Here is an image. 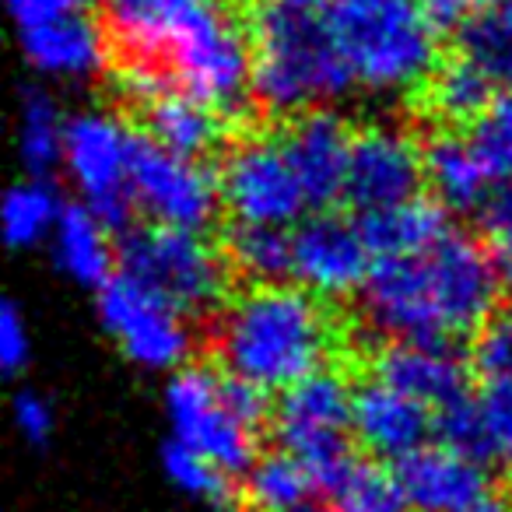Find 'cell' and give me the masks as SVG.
<instances>
[{"label":"cell","mask_w":512,"mask_h":512,"mask_svg":"<svg viewBox=\"0 0 512 512\" xmlns=\"http://www.w3.org/2000/svg\"><path fill=\"white\" fill-rule=\"evenodd\" d=\"M109 32L127 67L162 74L218 113L253 92V39L225 0H109Z\"/></svg>","instance_id":"1"},{"label":"cell","mask_w":512,"mask_h":512,"mask_svg":"<svg viewBox=\"0 0 512 512\" xmlns=\"http://www.w3.org/2000/svg\"><path fill=\"white\" fill-rule=\"evenodd\" d=\"M498 288L502 274L488 246L446 232L421 253L379 256L362 285V316L390 341H449L491 320Z\"/></svg>","instance_id":"2"},{"label":"cell","mask_w":512,"mask_h":512,"mask_svg":"<svg viewBox=\"0 0 512 512\" xmlns=\"http://www.w3.org/2000/svg\"><path fill=\"white\" fill-rule=\"evenodd\" d=\"M228 376L274 393L327 369L334 320L309 288L256 285L228 302L214 334Z\"/></svg>","instance_id":"3"},{"label":"cell","mask_w":512,"mask_h":512,"mask_svg":"<svg viewBox=\"0 0 512 512\" xmlns=\"http://www.w3.org/2000/svg\"><path fill=\"white\" fill-rule=\"evenodd\" d=\"M323 18L355 85L376 99L428 85L439 67V25L425 0H327Z\"/></svg>","instance_id":"4"},{"label":"cell","mask_w":512,"mask_h":512,"mask_svg":"<svg viewBox=\"0 0 512 512\" xmlns=\"http://www.w3.org/2000/svg\"><path fill=\"white\" fill-rule=\"evenodd\" d=\"M253 95L274 113H309L344 95L355 78L327 18L306 8L260 11L253 25Z\"/></svg>","instance_id":"5"},{"label":"cell","mask_w":512,"mask_h":512,"mask_svg":"<svg viewBox=\"0 0 512 512\" xmlns=\"http://www.w3.org/2000/svg\"><path fill=\"white\" fill-rule=\"evenodd\" d=\"M165 418L176 442L214 460L228 474H246L260 446L264 390L228 372L183 365L165 386Z\"/></svg>","instance_id":"6"},{"label":"cell","mask_w":512,"mask_h":512,"mask_svg":"<svg viewBox=\"0 0 512 512\" xmlns=\"http://www.w3.org/2000/svg\"><path fill=\"white\" fill-rule=\"evenodd\" d=\"M351 407L355 390L334 369H320L281 390L274 435L285 453L313 470L320 488L351 460Z\"/></svg>","instance_id":"7"},{"label":"cell","mask_w":512,"mask_h":512,"mask_svg":"<svg viewBox=\"0 0 512 512\" xmlns=\"http://www.w3.org/2000/svg\"><path fill=\"white\" fill-rule=\"evenodd\" d=\"M141 137L106 109L71 116L64 141V176L109 225H120L134 207V158Z\"/></svg>","instance_id":"8"},{"label":"cell","mask_w":512,"mask_h":512,"mask_svg":"<svg viewBox=\"0 0 512 512\" xmlns=\"http://www.w3.org/2000/svg\"><path fill=\"white\" fill-rule=\"evenodd\" d=\"M123 271L137 274L144 285L176 302L186 316L211 313L225 295V260L193 228L151 225L123 246Z\"/></svg>","instance_id":"9"},{"label":"cell","mask_w":512,"mask_h":512,"mask_svg":"<svg viewBox=\"0 0 512 512\" xmlns=\"http://www.w3.org/2000/svg\"><path fill=\"white\" fill-rule=\"evenodd\" d=\"M99 316L106 334L134 365L148 372H176L190 355L186 313L137 274H113L99 288Z\"/></svg>","instance_id":"10"},{"label":"cell","mask_w":512,"mask_h":512,"mask_svg":"<svg viewBox=\"0 0 512 512\" xmlns=\"http://www.w3.org/2000/svg\"><path fill=\"white\" fill-rule=\"evenodd\" d=\"M221 204L235 225L288 228L309 207L306 190L285 155V144L253 137L228 151L221 169Z\"/></svg>","instance_id":"11"},{"label":"cell","mask_w":512,"mask_h":512,"mask_svg":"<svg viewBox=\"0 0 512 512\" xmlns=\"http://www.w3.org/2000/svg\"><path fill=\"white\" fill-rule=\"evenodd\" d=\"M221 204V183L190 155L169 151L155 141L137 144L134 158V207L151 225L204 232Z\"/></svg>","instance_id":"12"},{"label":"cell","mask_w":512,"mask_h":512,"mask_svg":"<svg viewBox=\"0 0 512 512\" xmlns=\"http://www.w3.org/2000/svg\"><path fill=\"white\" fill-rule=\"evenodd\" d=\"M425 183V151L407 130L393 123H372L351 141L348 190L344 197L362 214L404 204L418 197Z\"/></svg>","instance_id":"13"},{"label":"cell","mask_w":512,"mask_h":512,"mask_svg":"<svg viewBox=\"0 0 512 512\" xmlns=\"http://www.w3.org/2000/svg\"><path fill=\"white\" fill-rule=\"evenodd\" d=\"M372 274V246L362 225L316 214L292 232V278L313 295L362 292Z\"/></svg>","instance_id":"14"},{"label":"cell","mask_w":512,"mask_h":512,"mask_svg":"<svg viewBox=\"0 0 512 512\" xmlns=\"http://www.w3.org/2000/svg\"><path fill=\"white\" fill-rule=\"evenodd\" d=\"M123 92L141 106L151 141L162 144V148L200 158L218 141V134H221L218 109L207 106L197 95L176 88L172 81H165L162 74L144 71V67H127V74H123Z\"/></svg>","instance_id":"15"},{"label":"cell","mask_w":512,"mask_h":512,"mask_svg":"<svg viewBox=\"0 0 512 512\" xmlns=\"http://www.w3.org/2000/svg\"><path fill=\"white\" fill-rule=\"evenodd\" d=\"M411 512H470L488 498V463L449 442H425L397 463Z\"/></svg>","instance_id":"16"},{"label":"cell","mask_w":512,"mask_h":512,"mask_svg":"<svg viewBox=\"0 0 512 512\" xmlns=\"http://www.w3.org/2000/svg\"><path fill=\"white\" fill-rule=\"evenodd\" d=\"M351 425L355 435L372 456L400 463L421 449L435 432V411L411 393L397 390L386 379H369L355 390L351 407Z\"/></svg>","instance_id":"17"},{"label":"cell","mask_w":512,"mask_h":512,"mask_svg":"<svg viewBox=\"0 0 512 512\" xmlns=\"http://www.w3.org/2000/svg\"><path fill=\"white\" fill-rule=\"evenodd\" d=\"M351 134L344 120L327 109H309L285 130L281 144L306 190L309 207H327L348 190V162H351Z\"/></svg>","instance_id":"18"},{"label":"cell","mask_w":512,"mask_h":512,"mask_svg":"<svg viewBox=\"0 0 512 512\" xmlns=\"http://www.w3.org/2000/svg\"><path fill=\"white\" fill-rule=\"evenodd\" d=\"M376 376L411 393L435 414L467 400V365L449 341H390L376 358Z\"/></svg>","instance_id":"19"},{"label":"cell","mask_w":512,"mask_h":512,"mask_svg":"<svg viewBox=\"0 0 512 512\" xmlns=\"http://www.w3.org/2000/svg\"><path fill=\"white\" fill-rule=\"evenodd\" d=\"M22 53L43 78L85 81L106 64V36L92 18L71 8L50 22L22 29Z\"/></svg>","instance_id":"20"},{"label":"cell","mask_w":512,"mask_h":512,"mask_svg":"<svg viewBox=\"0 0 512 512\" xmlns=\"http://www.w3.org/2000/svg\"><path fill=\"white\" fill-rule=\"evenodd\" d=\"M425 179L442 207L449 211H477L488 204L495 176L484 158L477 155L474 141L460 134H439L425 148Z\"/></svg>","instance_id":"21"},{"label":"cell","mask_w":512,"mask_h":512,"mask_svg":"<svg viewBox=\"0 0 512 512\" xmlns=\"http://www.w3.org/2000/svg\"><path fill=\"white\" fill-rule=\"evenodd\" d=\"M109 221L99 218L92 207H71L60 218L57 232L50 235L53 260L71 281L85 288H102L113 278L116 249L109 239Z\"/></svg>","instance_id":"22"},{"label":"cell","mask_w":512,"mask_h":512,"mask_svg":"<svg viewBox=\"0 0 512 512\" xmlns=\"http://www.w3.org/2000/svg\"><path fill=\"white\" fill-rule=\"evenodd\" d=\"M323 491L330 512H411L404 481L379 456H351Z\"/></svg>","instance_id":"23"},{"label":"cell","mask_w":512,"mask_h":512,"mask_svg":"<svg viewBox=\"0 0 512 512\" xmlns=\"http://www.w3.org/2000/svg\"><path fill=\"white\" fill-rule=\"evenodd\" d=\"M362 232L372 253L379 256H411L428 249L449 232L439 207L432 200L411 197L404 204L383 207V211L362 214Z\"/></svg>","instance_id":"24"},{"label":"cell","mask_w":512,"mask_h":512,"mask_svg":"<svg viewBox=\"0 0 512 512\" xmlns=\"http://www.w3.org/2000/svg\"><path fill=\"white\" fill-rule=\"evenodd\" d=\"M316 488L320 481L313 470L285 449L256 456L253 467L246 470V498L249 509L256 512H299L309 505Z\"/></svg>","instance_id":"25"},{"label":"cell","mask_w":512,"mask_h":512,"mask_svg":"<svg viewBox=\"0 0 512 512\" xmlns=\"http://www.w3.org/2000/svg\"><path fill=\"white\" fill-rule=\"evenodd\" d=\"M67 123L57 99L43 88H29L18 106V155L29 176H46L64 162Z\"/></svg>","instance_id":"26"},{"label":"cell","mask_w":512,"mask_h":512,"mask_svg":"<svg viewBox=\"0 0 512 512\" xmlns=\"http://www.w3.org/2000/svg\"><path fill=\"white\" fill-rule=\"evenodd\" d=\"M60 218H64L60 193L43 176H29L11 186L8 197H4V211H0L4 239L15 249H32L43 239H50L57 232Z\"/></svg>","instance_id":"27"},{"label":"cell","mask_w":512,"mask_h":512,"mask_svg":"<svg viewBox=\"0 0 512 512\" xmlns=\"http://www.w3.org/2000/svg\"><path fill=\"white\" fill-rule=\"evenodd\" d=\"M491 88H495L491 74L463 53V57L435 67V74L428 78V106H432L435 116L449 123L481 120L484 109L495 102Z\"/></svg>","instance_id":"28"},{"label":"cell","mask_w":512,"mask_h":512,"mask_svg":"<svg viewBox=\"0 0 512 512\" xmlns=\"http://www.w3.org/2000/svg\"><path fill=\"white\" fill-rule=\"evenodd\" d=\"M232 264L256 285H278L292 274V235L278 225H235L228 235Z\"/></svg>","instance_id":"29"},{"label":"cell","mask_w":512,"mask_h":512,"mask_svg":"<svg viewBox=\"0 0 512 512\" xmlns=\"http://www.w3.org/2000/svg\"><path fill=\"white\" fill-rule=\"evenodd\" d=\"M162 470H165V481L179 495L193 498V502L221 505L228 498V491H232V474L228 470H221L214 460L193 453L190 446H183L176 439L162 449Z\"/></svg>","instance_id":"30"},{"label":"cell","mask_w":512,"mask_h":512,"mask_svg":"<svg viewBox=\"0 0 512 512\" xmlns=\"http://www.w3.org/2000/svg\"><path fill=\"white\" fill-rule=\"evenodd\" d=\"M474 414L484 463H512V376L484 379L481 393L474 397Z\"/></svg>","instance_id":"31"},{"label":"cell","mask_w":512,"mask_h":512,"mask_svg":"<svg viewBox=\"0 0 512 512\" xmlns=\"http://www.w3.org/2000/svg\"><path fill=\"white\" fill-rule=\"evenodd\" d=\"M470 141L495 183H512V95H502L484 109L481 120H474Z\"/></svg>","instance_id":"32"},{"label":"cell","mask_w":512,"mask_h":512,"mask_svg":"<svg viewBox=\"0 0 512 512\" xmlns=\"http://www.w3.org/2000/svg\"><path fill=\"white\" fill-rule=\"evenodd\" d=\"M463 53L477 60L495 85L512 88V29L491 22V18H474L463 29Z\"/></svg>","instance_id":"33"},{"label":"cell","mask_w":512,"mask_h":512,"mask_svg":"<svg viewBox=\"0 0 512 512\" xmlns=\"http://www.w3.org/2000/svg\"><path fill=\"white\" fill-rule=\"evenodd\" d=\"M481 228L484 246L495 260L498 274H502L505 285H512V183L491 193L488 204L481 207Z\"/></svg>","instance_id":"34"},{"label":"cell","mask_w":512,"mask_h":512,"mask_svg":"<svg viewBox=\"0 0 512 512\" xmlns=\"http://www.w3.org/2000/svg\"><path fill=\"white\" fill-rule=\"evenodd\" d=\"M474 369L481 372L484 379L512 376V316L509 320H488L477 330Z\"/></svg>","instance_id":"35"},{"label":"cell","mask_w":512,"mask_h":512,"mask_svg":"<svg viewBox=\"0 0 512 512\" xmlns=\"http://www.w3.org/2000/svg\"><path fill=\"white\" fill-rule=\"evenodd\" d=\"M11 418H15V428L29 446H46L57 428V414H53V404L46 397H39L36 390H22L11 404Z\"/></svg>","instance_id":"36"},{"label":"cell","mask_w":512,"mask_h":512,"mask_svg":"<svg viewBox=\"0 0 512 512\" xmlns=\"http://www.w3.org/2000/svg\"><path fill=\"white\" fill-rule=\"evenodd\" d=\"M32 355V341H29V323L22 320L15 306L0 309V365L4 372H18Z\"/></svg>","instance_id":"37"},{"label":"cell","mask_w":512,"mask_h":512,"mask_svg":"<svg viewBox=\"0 0 512 512\" xmlns=\"http://www.w3.org/2000/svg\"><path fill=\"white\" fill-rule=\"evenodd\" d=\"M428 15L439 25V32L467 29L477 15H481V0H425Z\"/></svg>","instance_id":"38"},{"label":"cell","mask_w":512,"mask_h":512,"mask_svg":"<svg viewBox=\"0 0 512 512\" xmlns=\"http://www.w3.org/2000/svg\"><path fill=\"white\" fill-rule=\"evenodd\" d=\"M71 8H74V0H8V11L18 22V29L50 22V18L64 15V11H71Z\"/></svg>","instance_id":"39"},{"label":"cell","mask_w":512,"mask_h":512,"mask_svg":"<svg viewBox=\"0 0 512 512\" xmlns=\"http://www.w3.org/2000/svg\"><path fill=\"white\" fill-rule=\"evenodd\" d=\"M477 18H491V22L512 29V0H481V15Z\"/></svg>","instance_id":"40"},{"label":"cell","mask_w":512,"mask_h":512,"mask_svg":"<svg viewBox=\"0 0 512 512\" xmlns=\"http://www.w3.org/2000/svg\"><path fill=\"white\" fill-rule=\"evenodd\" d=\"M470 512H512V502L509 498H498V495H488L481 505H474Z\"/></svg>","instance_id":"41"},{"label":"cell","mask_w":512,"mask_h":512,"mask_svg":"<svg viewBox=\"0 0 512 512\" xmlns=\"http://www.w3.org/2000/svg\"><path fill=\"white\" fill-rule=\"evenodd\" d=\"M299 512H330V509H313V505H306V509H299Z\"/></svg>","instance_id":"42"},{"label":"cell","mask_w":512,"mask_h":512,"mask_svg":"<svg viewBox=\"0 0 512 512\" xmlns=\"http://www.w3.org/2000/svg\"><path fill=\"white\" fill-rule=\"evenodd\" d=\"M249 512H256V509H249Z\"/></svg>","instance_id":"43"}]
</instances>
